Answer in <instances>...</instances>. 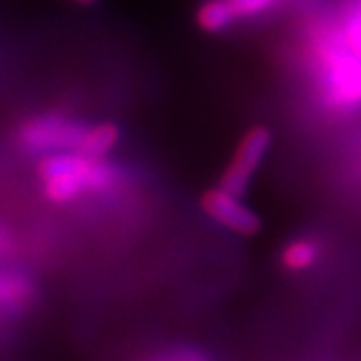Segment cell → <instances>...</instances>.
I'll use <instances>...</instances> for the list:
<instances>
[{
    "label": "cell",
    "mask_w": 361,
    "mask_h": 361,
    "mask_svg": "<svg viewBox=\"0 0 361 361\" xmlns=\"http://www.w3.org/2000/svg\"><path fill=\"white\" fill-rule=\"evenodd\" d=\"M37 175L44 197L56 205L73 203L80 195L104 193L118 179L116 169L106 159H92L77 151L42 155Z\"/></svg>",
    "instance_id": "1"
},
{
    "label": "cell",
    "mask_w": 361,
    "mask_h": 361,
    "mask_svg": "<svg viewBox=\"0 0 361 361\" xmlns=\"http://www.w3.org/2000/svg\"><path fill=\"white\" fill-rule=\"evenodd\" d=\"M271 141H273V135L263 125H255L247 130L241 137V141L237 142L231 161L221 175V189L237 195V197L245 193L249 180L255 175L267 149L271 147Z\"/></svg>",
    "instance_id": "2"
},
{
    "label": "cell",
    "mask_w": 361,
    "mask_h": 361,
    "mask_svg": "<svg viewBox=\"0 0 361 361\" xmlns=\"http://www.w3.org/2000/svg\"><path fill=\"white\" fill-rule=\"evenodd\" d=\"M82 127L61 115H39L18 127L20 145L40 155L54 151H73Z\"/></svg>",
    "instance_id": "3"
},
{
    "label": "cell",
    "mask_w": 361,
    "mask_h": 361,
    "mask_svg": "<svg viewBox=\"0 0 361 361\" xmlns=\"http://www.w3.org/2000/svg\"><path fill=\"white\" fill-rule=\"evenodd\" d=\"M201 209L205 211L207 217L227 227L229 231L243 235V237H253L261 229V219L257 213H253L247 205L239 201L237 195L229 193L221 187L207 189L201 195Z\"/></svg>",
    "instance_id": "4"
},
{
    "label": "cell",
    "mask_w": 361,
    "mask_h": 361,
    "mask_svg": "<svg viewBox=\"0 0 361 361\" xmlns=\"http://www.w3.org/2000/svg\"><path fill=\"white\" fill-rule=\"evenodd\" d=\"M329 97L339 106L361 104V59L339 56L329 71Z\"/></svg>",
    "instance_id": "5"
},
{
    "label": "cell",
    "mask_w": 361,
    "mask_h": 361,
    "mask_svg": "<svg viewBox=\"0 0 361 361\" xmlns=\"http://www.w3.org/2000/svg\"><path fill=\"white\" fill-rule=\"evenodd\" d=\"M121 141V129L115 123H99L80 130L73 151L92 159H104Z\"/></svg>",
    "instance_id": "6"
},
{
    "label": "cell",
    "mask_w": 361,
    "mask_h": 361,
    "mask_svg": "<svg viewBox=\"0 0 361 361\" xmlns=\"http://www.w3.org/2000/svg\"><path fill=\"white\" fill-rule=\"evenodd\" d=\"M195 20L203 32L215 35V32H223L225 28L231 26L235 14H233L227 0H205L199 4V8L195 13Z\"/></svg>",
    "instance_id": "7"
},
{
    "label": "cell",
    "mask_w": 361,
    "mask_h": 361,
    "mask_svg": "<svg viewBox=\"0 0 361 361\" xmlns=\"http://www.w3.org/2000/svg\"><path fill=\"white\" fill-rule=\"evenodd\" d=\"M319 251L317 245L310 239H295L285 247L281 253V263L289 271H305L317 261Z\"/></svg>",
    "instance_id": "8"
},
{
    "label": "cell",
    "mask_w": 361,
    "mask_h": 361,
    "mask_svg": "<svg viewBox=\"0 0 361 361\" xmlns=\"http://www.w3.org/2000/svg\"><path fill=\"white\" fill-rule=\"evenodd\" d=\"M227 2L231 6L235 18H249V16H257L269 11L279 0H227Z\"/></svg>",
    "instance_id": "9"
},
{
    "label": "cell",
    "mask_w": 361,
    "mask_h": 361,
    "mask_svg": "<svg viewBox=\"0 0 361 361\" xmlns=\"http://www.w3.org/2000/svg\"><path fill=\"white\" fill-rule=\"evenodd\" d=\"M28 293V285L16 277H0V303H18Z\"/></svg>",
    "instance_id": "10"
},
{
    "label": "cell",
    "mask_w": 361,
    "mask_h": 361,
    "mask_svg": "<svg viewBox=\"0 0 361 361\" xmlns=\"http://www.w3.org/2000/svg\"><path fill=\"white\" fill-rule=\"evenodd\" d=\"M345 42L353 56L361 59V13L353 14L345 26Z\"/></svg>",
    "instance_id": "11"
},
{
    "label": "cell",
    "mask_w": 361,
    "mask_h": 361,
    "mask_svg": "<svg viewBox=\"0 0 361 361\" xmlns=\"http://www.w3.org/2000/svg\"><path fill=\"white\" fill-rule=\"evenodd\" d=\"M8 245H11V241H8V235L0 229V253H4V251L8 249Z\"/></svg>",
    "instance_id": "12"
},
{
    "label": "cell",
    "mask_w": 361,
    "mask_h": 361,
    "mask_svg": "<svg viewBox=\"0 0 361 361\" xmlns=\"http://www.w3.org/2000/svg\"><path fill=\"white\" fill-rule=\"evenodd\" d=\"M75 2H78V4H92L94 0H75Z\"/></svg>",
    "instance_id": "13"
}]
</instances>
